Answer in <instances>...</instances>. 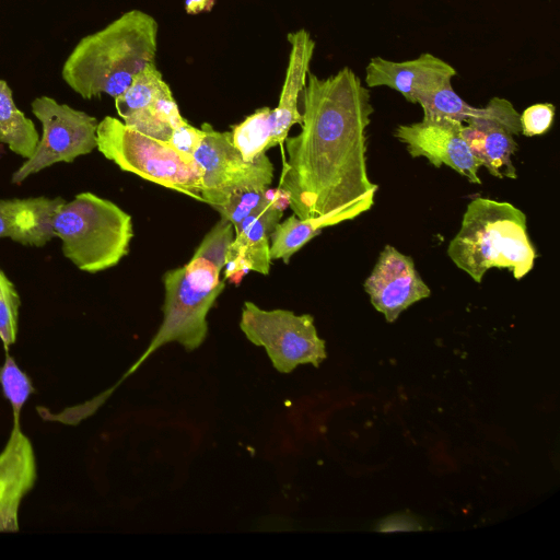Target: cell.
Wrapping results in <instances>:
<instances>
[{
  "label": "cell",
  "instance_id": "cell-1",
  "mask_svg": "<svg viewBox=\"0 0 560 560\" xmlns=\"http://www.w3.org/2000/svg\"><path fill=\"white\" fill-rule=\"evenodd\" d=\"M302 96L301 131L284 140L288 160L278 187L293 213L317 218L375 198L366 167L374 112L369 89L345 67L325 79L308 72Z\"/></svg>",
  "mask_w": 560,
  "mask_h": 560
},
{
  "label": "cell",
  "instance_id": "cell-2",
  "mask_svg": "<svg viewBox=\"0 0 560 560\" xmlns=\"http://www.w3.org/2000/svg\"><path fill=\"white\" fill-rule=\"evenodd\" d=\"M233 238V224L221 218L206 234L188 264L163 275L162 323L122 380L167 343L177 342L189 352L203 343L208 335V313L225 287L221 271Z\"/></svg>",
  "mask_w": 560,
  "mask_h": 560
},
{
  "label": "cell",
  "instance_id": "cell-3",
  "mask_svg": "<svg viewBox=\"0 0 560 560\" xmlns=\"http://www.w3.org/2000/svg\"><path fill=\"white\" fill-rule=\"evenodd\" d=\"M158 31L152 15L137 9L124 13L75 45L62 66L63 81L86 100L119 96L154 61Z\"/></svg>",
  "mask_w": 560,
  "mask_h": 560
},
{
  "label": "cell",
  "instance_id": "cell-4",
  "mask_svg": "<svg viewBox=\"0 0 560 560\" xmlns=\"http://www.w3.org/2000/svg\"><path fill=\"white\" fill-rule=\"evenodd\" d=\"M446 253L477 283L491 268L509 269L520 280L534 268L537 256L526 214L510 202L483 197L468 203Z\"/></svg>",
  "mask_w": 560,
  "mask_h": 560
},
{
  "label": "cell",
  "instance_id": "cell-5",
  "mask_svg": "<svg viewBox=\"0 0 560 560\" xmlns=\"http://www.w3.org/2000/svg\"><path fill=\"white\" fill-rule=\"evenodd\" d=\"M54 232L65 257L90 273L115 267L128 255L133 237L130 214L92 192H81L58 208Z\"/></svg>",
  "mask_w": 560,
  "mask_h": 560
},
{
  "label": "cell",
  "instance_id": "cell-6",
  "mask_svg": "<svg viewBox=\"0 0 560 560\" xmlns=\"http://www.w3.org/2000/svg\"><path fill=\"white\" fill-rule=\"evenodd\" d=\"M96 140L97 150L121 171L203 202L198 165L168 142L144 136L112 116L98 122Z\"/></svg>",
  "mask_w": 560,
  "mask_h": 560
},
{
  "label": "cell",
  "instance_id": "cell-7",
  "mask_svg": "<svg viewBox=\"0 0 560 560\" xmlns=\"http://www.w3.org/2000/svg\"><path fill=\"white\" fill-rule=\"evenodd\" d=\"M240 328L255 346L264 347L273 368L290 373L300 364L318 368L327 358L314 317L289 310H262L253 302L242 308Z\"/></svg>",
  "mask_w": 560,
  "mask_h": 560
},
{
  "label": "cell",
  "instance_id": "cell-8",
  "mask_svg": "<svg viewBox=\"0 0 560 560\" xmlns=\"http://www.w3.org/2000/svg\"><path fill=\"white\" fill-rule=\"evenodd\" d=\"M31 107L43 135L32 158L12 174L11 182L18 185L56 163H72L97 145L98 121L94 116L45 95L36 97Z\"/></svg>",
  "mask_w": 560,
  "mask_h": 560
},
{
  "label": "cell",
  "instance_id": "cell-9",
  "mask_svg": "<svg viewBox=\"0 0 560 560\" xmlns=\"http://www.w3.org/2000/svg\"><path fill=\"white\" fill-rule=\"evenodd\" d=\"M201 129L205 135L192 158L201 172L203 202L215 209L237 191L270 186L273 165L266 153L245 161L230 131H217L208 122Z\"/></svg>",
  "mask_w": 560,
  "mask_h": 560
},
{
  "label": "cell",
  "instance_id": "cell-10",
  "mask_svg": "<svg viewBox=\"0 0 560 560\" xmlns=\"http://www.w3.org/2000/svg\"><path fill=\"white\" fill-rule=\"evenodd\" d=\"M462 133L471 153L488 172L500 179H516L512 155L514 136L521 135L520 114L502 97H492L481 113L463 122Z\"/></svg>",
  "mask_w": 560,
  "mask_h": 560
},
{
  "label": "cell",
  "instance_id": "cell-11",
  "mask_svg": "<svg viewBox=\"0 0 560 560\" xmlns=\"http://www.w3.org/2000/svg\"><path fill=\"white\" fill-rule=\"evenodd\" d=\"M463 122L452 119H427L399 125L394 136L406 145L412 158L423 156L435 167L446 165L472 184H480L479 161L462 133Z\"/></svg>",
  "mask_w": 560,
  "mask_h": 560
},
{
  "label": "cell",
  "instance_id": "cell-12",
  "mask_svg": "<svg viewBox=\"0 0 560 560\" xmlns=\"http://www.w3.org/2000/svg\"><path fill=\"white\" fill-rule=\"evenodd\" d=\"M363 285L373 307L388 323H394L409 306L431 294L413 259L392 245H386L380 253Z\"/></svg>",
  "mask_w": 560,
  "mask_h": 560
},
{
  "label": "cell",
  "instance_id": "cell-13",
  "mask_svg": "<svg viewBox=\"0 0 560 560\" xmlns=\"http://www.w3.org/2000/svg\"><path fill=\"white\" fill-rule=\"evenodd\" d=\"M455 68L441 58L423 52L407 61L372 58L365 68L366 88L387 86L408 102L418 104L424 96L451 83Z\"/></svg>",
  "mask_w": 560,
  "mask_h": 560
},
{
  "label": "cell",
  "instance_id": "cell-14",
  "mask_svg": "<svg viewBox=\"0 0 560 560\" xmlns=\"http://www.w3.org/2000/svg\"><path fill=\"white\" fill-rule=\"evenodd\" d=\"M37 478L36 458L31 441L13 419L10 438L0 453V533L19 532V508Z\"/></svg>",
  "mask_w": 560,
  "mask_h": 560
},
{
  "label": "cell",
  "instance_id": "cell-15",
  "mask_svg": "<svg viewBox=\"0 0 560 560\" xmlns=\"http://www.w3.org/2000/svg\"><path fill=\"white\" fill-rule=\"evenodd\" d=\"M278 197L234 226V238L225 253V280L250 270L269 275L270 234L282 218Z\"/></svg>",
  "mask_w": 560,
  "mask_h": 560
},
{
  "label": "cell",
  "instance_id": "cell-16",
  "mask_svg": "<svg viewBox=\"0 0 560 560\" xmlns=\"http://www.w3.org/2000/svg\"><path fill=\"white\" fill-rule=\"evenodd\" d=\"M65 202L61 197L45 196L0 199V238L42 247L52 237L54 218Z\"/></svg>",
  "mask_w": 560,
  "mask_h": 560
},
{
  "label": "cell",
  "instance_id": "cell-17",
  "mask_svg": "<svg viewBox=\"0 0 560 560\" xmlns=\"http://www.w3.org/2000/svg\"><path fill=\"white\" fill-rule=\"evenodd\" d=\"M288 40L291 50L279 103L272 109L275 126L271 148L280 145L283 149L284 140L288 138L291 127L295 124H302V114L299 112L298 101L305 88L315 50V42L305 28L289 33Z\"/></svg>",
  "mask_w": 560,
  "mask_h": 560
},
{
  "label": "cell",
  "instance_id": "cell-18",
  "mask_svg": "<svg viewBox=\"0 0 560 560\" xmlns=\"http://www.w3.org/2000/svg\"><path fill=\"white\" fill-rule=\"evenodd\" d=\"M374 199L365 198L349 207L305 220L293 213L284 221L279 222L270 234L269 253L271 260L281 259L288 264L290 258L314 238L322 229L352 220L366 212L374 205Z\"/></svg>",
  "mask_w": 560,
  "mask_h": 560
},
{
  "label": "cell",
  "instance_id": "cell-19",
  "mask_svg": "<svg viewBox=\"0 0 560 560\" xmlns=\"http://www.w3.org/2000/svg\"><path fill=\"white\" fill-rule=\"evenodd\" d=\"M0 142L25 160L32 158L39 142L33 120L18 108L3 79H0Z\"/></svg>",
  "mask_w": 560,
  "mask_h": 560
},
{
  "label": "cell",
  "instance_id": "cell-20",
  "mask_svg": "<svg viewBox=\"0 0 560 560\" xmlns=\"http://www.w3.org/2000/svg\"><path fill=\"white\" fill-rule=\"evenodd\" d=\"M273 126L272 109L261 107L233 127V144L245 161L252 162L271 148Z\"/></svg>",
  "mask_w": 560,
  "mask_h": 560
},
{
  "label": "cell",
  "instance_id": "cell-21",
  "mask_svg": "<svg viewBox=\"0 0 560 560\" xmlns=\"http://www.w3.org/2000/svg\"><path fill=\"white\" fill-rule=\"evenodd\" d=\"M164 83L155 62L148 63L133 77L125 92L115 97V107L120 118L125 119L135 112L149 107Z\"/></svg>",
  "mask_w": 560,
  "mask_h": 560
},
{
  "label": "cell",
  "instance_id": "cell-22",
  "mask_svg": "<svg viewBox=\"0 0 560 560\" xmlns=\"http://www.w3.org/2000/svg\"><path fill=\"white\" fill-rule=\"evenodd\" d=\"M427 119H452L465 122L480 114L481 107H475L465 102L447 83L424 96L418 103Z\"/></svg>",
  "mask_w": 560,
  "mask_h": 560
},
{
  "label": "cell",
  "instance_id": "cell-23",
  "mask_svg": "<svg viewBox=\"0 0 560 560\" xmlns=\"http://www.w3.org/2000/svg\"><path fill=\"white\" fill-rule=\"evenodd\" d=\"M0 387L12 407L13 419H20L21 409L35 388L28 375L19 368L8 352H5V360L0 366Z\"/></svg>",
  "mask_w": 560,
  "mask_h": 560
},
{
  "label": "cell",
  "instance_id": "cell-24",
  "mask_svg": "<svg viewBox=\"0 0 560 560\" xmlns=\"http://www.w3.org/2000/svg\"><path fill=\"white\" fill-rule=\"evenodd\" d=\"M278 195L279 189L275 197L269 195L268 188L242 190L231 195L229 199L217 207L215 210L221 214L222 219L228 220L233 226H236L248 215L270 203Z\"/></svg>",
  "mask_w": 560,
  "mask_h": 560
},
{
  "label": "cell",
  "instance_id": "cell-25",
  "mask_svg": "<svg viewBox=\"0 0 560 560\" xmlns=\"http://www.w3.org/2000/svg\"><path fill=\"white\" fill-rule=\"evenodd\" d=\"M20 295L13 282L0 268V340L5 352L16 341Z\"/></svg>",
  "mask_w": 560,
  "mask_h": 560
},
{
  "label": "cell",
  "instance_id": "cell-26",
  "mask_svg": "<svg viewBox=\"0 0 560 560\" xmlns=\"http://www.w3.org/2000/svg\"><path fill=\"white\" fill-rule=\"evenodd\" d=\"M555 112V105L551 103L528 106L520 114L521 133L526 137L546 133L552 126Z\"/></svg>",
  "mask_w": 560,
  "mask_h": 560
},
{
  "label": "cell",
  "instance_id": "cell-27",
  "mask_svg": "<svg viewBox=\"0 0 560 560\" xmlns=\"http://www.w3.org/2000/svg\"><path fill=\"white\" fill-rule=\"evenodd\" d=\"M122 120L131 129L165 142H168L173 131V128L159 118L150 107L137 110Z\"/></svg>",
  "mask_w": 560,
  "mask_h": 560
},
{
  "label": "cell",
  "instance_id": "cell-28",
  "mask_svg": "<svg viewBox=\"0 0 560 560\" xmlns=\"http://www.w3.org/2000/svg\"><path fill=\"white\" fill-rule=\"evenodd\" d=\"M203 130L191 126L187 120L173 129L168 143L185 158L194 160V154L198 149L202 138Z\"/></svg>",
  "mask_w": 560,
  "mask_h": 560
},
{
  "label": "cell",
  "instance_id": "cell-29",
  "mask_svg": "<svg viewBox=\"0 0 560 560\" xmlns=\"http://www.w3.org/2000/svg\"><path fill=\"white\" fill-rule=\"evenodd\" d=\"M152 112L173 129L180 126L186 119L180 115L171 88L165 82L153 103L149 106Z\"/></svg>",
  "mask_w": 560,
  "mask_h": 560
},
{
  "label": "cell",
  "instance_id": "cell-30",
  "mask_svg": "<svg viewBox=\"0 0 560 560\" xmlns=\"http://www.w3.org/2000/svg\"><path fill=\"white\" fill-rule=\"evenodd\" d=\"M421 526L412 517L405 515H393L388 518H384L380 524L377 530L380 532H393V530H417Z\"/></svg>",
  "mask_w": 560,
  "mask_h": 560
},
{
  "label": "cell",
  "instance_id": "cell-31",
  "mask_svg": "<svg viewBox=\"0 0 560 560\" xmlns=\"http://www.w3.org/2000/svg\"><path fill=\"white\" fill-rule=\"evenodd\" d=\"M215 4V0H185V11L188 14L209 12Z\"/></svg>",
  "mask_w": 560,
  "mask_h": 560
}]
</instances>
